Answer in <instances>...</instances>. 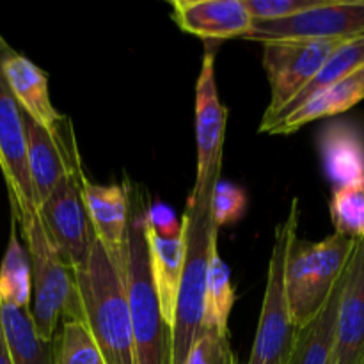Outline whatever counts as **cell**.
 <instances>
[{"label": "cell", "instance_id": "5b68a950", "mask_svg": "<svg viewBox=\"0 0 364 364\" xmlns=\"http://www.w3.org/2000/svg\"><path fill=\"white\" fill-rule=\"evenodd\" d=\"M31 258V320L43 341H53L60 320H82L75 270L60 256L36 215L21 231Z\"/></svg>", "mask_w": 364, "mask_h": 364}, {"label": "cell", "instance_id": "8992f818", "mask_svg": "<svg viewBox=\"0 0 364 364\" xmlns=\"http://www.w3.org/2000/svg\"><path fill=\"white\" fill-rule=\"evenodd\" d=\"M355 238L334 231L322 242L295 240L284 270V290L291 322L297 329L311 322L348 265Z\"/></svg>", "mask_w": 364, "mask_h": 364}, {"label": "cell", "instance_id": "44dd1931", "mask_svg": "<svg viewBox=\"0 0 364 364\" xmlns=\"http://www.w3.org/2000/svg\"><path fill=\"white\" fill-rule=\"evenodd\" d=\"M361 68H364V36H358V38L347 39V41L341 43L336 50L329 55V59L326 60L320 71L316 73V77L274 117L272 123L265 128V134H269L270 128L276 127L283 117H287L288 114L294 112L297 107H301L302 103L308 102L313 95H316L322 89L329 87V85L336 84V82L343 80L348 75L355 73Z\"/></svg>", "mask_w": 364, "mask_h": 364}, {"label": "cell", "instance_id": "52a82bcc", "mask_svg": "<svg viewBox=\"0 0 364 364\" xmlns=\"http://www.w3.org/2000/svg\"><path fill=\"white\" fill-rule=\"evenodd\" d=\"M299 215V199L295 198L291 199L287 217L274 230V244L267 270V288L247 364H288L294 352L299 329L291 322L288 309L284 270L291 245L297 240Z\"/></svg>", "mask_w": 364, "mask_h": 364}, {"label": "cell", "instance_id": "e0dca14e", "mask_svg": "<svg viewBox=\"0 0 364 364\" xmlns=\"http://www.w3.org/2000/svg\"><path fill=\"white\" fill-rule=\"evenodd\" d=\"M364 100V68L355 73L348 75L343 80L322 89L306 103L288 114L276 127L270 128L269 134H294L301 130L304 124L322 117L336 116L350 110Z\"/></svg>", "mask_w": 364, "mask_h": 364}, {"label": "cell", "instance_id": "8fae6325", "mask_svg": "<svg viewBox=\"0 0 364 364\" xmlns=\"http://www.w3.org/2000/svg\"><path fill=\"white\" fill-rule=\"evenodd\" d=\"M364 36V0H323L297 16L277 21H255L244 39L255 43L352 39Z\"/></svg>", "mask_w": 364, "mask_h": 364}, {"label": "cell", "instance_id": "7a4b0ae2", "mask_svg": "<svg viewBox=\"0 0 364 364\" xmlns=\"http://www.w3.org/2000/svg\"><path fill=\"white\" fill-rule=\"evenodd\" d=\"M75 279L82 320L98 345L103 361L105 364H137L123 269L112 262L96 235L87 262L82 269L75 270Z\"/></svg>", "mask_w": 364, "mask_h": 364}, {"label": "cell", "instance_id": "ac0fdd59", "mask_svg": "<svg viewBox=\"0 0 364 364\" xmlns=\"http://www.w3.org/2000/svg\"><path fill=\"white\" fill-rule=\"evenodd\" d=\"M320 153L327 178L334 188L364 178V137L358 127L336 123L320 137Z\"/></svg>", "mask_w": 364, "mask_h": 364}, {"label": "cell", "instance_id": "d6986e66", "mask_svg": "<svg viewBox=\"0 0 364 364\" xmlns=\"http://www.w3.org/2000/svg\"><path fill=\"white\" fill-rule=\"evenodd\" d=\"M23 112V110H21ZM27 139V167L34 188L36 205H41L53 192L64 174V160L59 142L46 128L23 114Z\"/></svg>", "mask_w": 364, "mask_h": 364}, {"label": "cell", "instance_id": "ba28073f", "mask_svg": "<svg viewBox=\"0 0 364 364\" xmlns=\"http://www.w3.org/2000/svg\"><path fill=\"white\" fill-rule=\"evenodd\" d=\"M11 46L0 36V171L7 187L11 219L16 220L21 231L38 215L34 188L27 167V139H25L23 112L14 100L2 63Z\"/></svg>", "mask_w": 364, "mask_h": 364}, {"label": "cell", "instance_id": "5bb4252c", "mask_svg": "<svg viewBox=\"0 0 364 364\" xmlns=\"http://www.w3.org/2000/svg\"><path fill=\"white\" fill-rule=\"evenodd\" d=\"M82 194L96 238L109 252L112 262L124 270L128 215H130L127 187L124 183L96 185L85 178Z\"/></svg>", "mask_w": 364, "mask_h": 364}, {"label": "cell", "instance_id": "7402d4cb", "mask_svg": "<svg viewBox=\"0 0 364 364\" xmlns=\"http://www.w3.org/2000/svg\"><path fill=\"white\" fill-rule=\"evenodd\" d=\"M0 326L14 364H53V341L36 334L31 309L0 306Z\"/></svg>", "mask_w": 364, "mask_h": 364}, {"label": "cell", "instance_id": "4316f807", "mask_svg": "<svg viewBox=\"0 0 364 364\" xmlns=\"http://www.w3.org/2000/svg\"><path fill=\"white\" fill-rule=\"evenodd\" d=\"M183 364H238L230 343V334L201 326Z\"/></svg>", "mask_w": 364, "mask_h": 364}, {"label": "cell", "instance_id": "277c9868", "mask_svg": "<svg viewBox=\"0 0 364 364\" xmlns=\"http://www.w3.org/2000/svg\"><path fill=\"white\" fill-rule=\"evenodd\" d=\"M185 238V265L180 294L171 329V364H183L199 333L205 311L206 274L210 258L217 251L219 230L213 226L212 199L188 198L181 215Z\"/></svg>", "mask_w": 364, "mask_h": 364}, {"label": "cell", "instance_id": "2e32d148", "mask_svg": "<svg viewBox=\"0 0 364 364\" xmlns=\"http://www.w3.org/2000/svg\"><path fill=\"white\" fill-rule=\"evenodd\" d=\"M146 235H148L149 270L159 297L160 311L167 326L173 329L174 311H176L178 294H180L181 276L185 265V238H162L153 233L146 220Z\"/></svg>", "mask_w": 364, "mask_h": 364}, {"label": "cell", "instance_id": "6da1fadb", "mask_svg": "<svg viewBox=\"0 0 364 364\" xmlns=\"http://www.w3.org/2000/svg\"><path fill=\"white\" fill-rule=\"evenodd\" d=\"M124 187L130 199V215L124 251V290L134 334L135 363L171 364V327L160 311L159 297L149 270L146 220L151 205L142 185L124 174Z\"/></svg>", "mask_w": 364, "mask_h": 364}, {"label": "cell", "instance_id": "f546056e", "mask_svg": "<svg viewBox=\"0 0 364 364\" xmlns=\"http://www.w3.org/2000/svg\"><path fill=\"white\" fill-rule=\"evenodd\" d=\"M148 228L162 238H178L183 235V224L178 220L176 213L162 203L149 205Z\"/></svg>", "mask_w": 364, "mask_h": 364}, {"label": "cell", "instance_id": "ffe728a7", "mask_svg": "<svg viewBox=\"0 0 364 364\" xmlns=\"http://www.w3.org/2000/svg\"><path fill=\"white\" fill-rule=\"evenodd\" d=\"M343 281L345 272L318 315L297 331L294 352H291L288 364H334L336 318Z\"/></svg>", "mask_w": 364, "mask_h": 364}, {"label": "cell", "instance_id": "9c48e42d", "mask_svg": "<svg viewBox=\"0 0 364 364\" xmlns=\"http://www.w3.org/2000/svg\"><path fill=\"white\" fill-rule=\"evenodd\" d=\"M347 39H306V41L263 43V68L270 85V102L259 132L316 77L331 53Z\"/></svg>", "mask_w": 364, "mask_h": 364}, {"label": "cell", "instance_id": "9a60e30c", "mask_svg": "<svg viewBox=\"0 0 364 364\" xmlns=\"http://www.w3.org/2000/svg\"><path fill=\"white\" fill-rule=\"evenodd\" d=\"M2 70L7 85L23 114L53 134L57 124L64 119V114H60L50 100L48 77L45 71L13 48L4 59Z\"/></svg>", "mask_w": 364, "mask_h": 364}, {"label": "cell", "instance_id": "7c38bea8", "mask_svg": "<svg viewBox=\"0 0 364 364\" xmlns=\"http://www.w3.org/2000/svg\"><path fill=\"white\" fill-rule=\"evenodd\" d=\"M169 6L174 23L201 39H244L255 23L245 0H173Z\"/></svg>", "mask_w": 364, "mask_h": 364}, {"label": "cell", "instance_id": "83f0119b", "mask_svg": "<svg viewBox=\"0 0 364 364\" xmlns=\"http://www.w3.org/2000/svg\"><path fill=\"white\" fill-rule=\"evenodd\" d=\"M245 208H247V196L240 187L223 180L215 185L212 196V219L217 230L242 219Z\"/></svg>", "mask_w": 364, "mask_h": 364}, {"label": "cell", "instance_id": "484cf974", "mask_svg": "<svg viewBox=\"0 0 364 364\" xmlns=\"http://www.w3.org/2000/svg\"><path fill=\"white\" fill-rule=\"evenodd\" d=\"M329 210L336 233L364 238V178L334 188Z\"/></svg>", "mask_w": 364, "mask_h": 364}, {"label": "cell", "instance_id": "d4e9b609", "mask_svg": "<svg viewBox=\"0 0 364 364\" xmlns=\"http://www.w3.org/2000/svg\"><path fill=\"white\" fill-rule=\"evenodd\" d=\"M53 364H105L84 320H63L53 340Z\"/></svg>", "mask_w": 364, "mask_h": 364}, {"label": "cell", "instance_id": "3957f363", "mask_svg": "<svg viewBox=\"0 0 364 364\" xmlns=\"http://www.w3.org/2000/svg\"><path fill=\"white\" fill-rule=\"evenodd\" d=\"M52 135L63 153L64 174L52 194L38 206V217L60 256L73 270H78L87 262L95 238L82 194L87 176L82 169L80 151L70 117L64 116Z\"/></svg>", "mask_w": 364, "mask_h": 364}, {"label": "cell", "instance_id": "cb8c5ba5", "mask_svg": "<svg viewBox=\"0 0 364 364\" xmlns=\"http://www.w3.org/2000/svg\"><path fill=\"white\" fill-rule=\"evenodd\" d=\"M235 301H237V294L231 284L230 269L219 256V251H213L208 274H206L205 311H203L201 326L228 333V320H230Z\"/></svg>", "mask_w": 364, "mask_h": 364}, {"label": "cell", "instance_id": "603a6c76", "mask_svg": "<svg viewBox=\"0 0 364 364\" xmlns=\"http://www.w3.org/2000/svg\"><path fill=\"white\" fill-rule=\"evenodd\" d=\"M32 274L31 258L18 240V224L11 219L7 249L0 263V306L31 309Z\"/></svg>", "mask_w": 364, "mask_h": 364}, {"label": "cell", "instance_id": "4dcf8cb0", "mask_svg": "<svg viewBox=\"0 0 364 364\" xmlns=\"http://www.w3.org/2000/svg\"><path fill=\"white\" fill-rule=\"evenodd\" d=\"M0 364H14L13 358H11L9 347H7L6 336H4L2 326H0Z\"/></svg>", "mask_w": 364, "mask_h": 364}, {"label": "cell", "instance_id": "4fadbf2b", "mask_svg": "<svg viewBox=\"0 0 364 364\" xmlns=\"http://www.w3.org/2000/svg\"><path fill=\"white\" fill-rule=\"evenodd\" d=\"M334 364H364V238H355L336 318Z\"/></svg>", "mask_w": 364, "mask_h": 364}, {"label": "cell", "instance_id": "f1b7e54d", "mask_svg": "<svg viewBox=\"0 0 364 364\" xmlns=\"http://www.w3.org/2000/svg\"><path fill=\"white\" fill-rule=\"evenodd\" d=\"M323 0H245L255 21H277L297 16L320 6Z\"/></svg>", "mask_w": 364, "mask_h": 364}, {"label": "cell", "instance_id": "30bf717a", "mask_svg": "<svg viewBox=\"0 0 364 364\" xmlns=\"http://www.w3.org/2000/svg\"><path fill=\"white\" fill-rule=\"evenodd\" d=\"M228 110L217 91L215 53L206 50L196 82V144L198 167L196 181L188 198L212 199L215 185L220 181L226 137Z\"/></svg>", "mask_w": 364, "mask_h": 364}]
</instances>
